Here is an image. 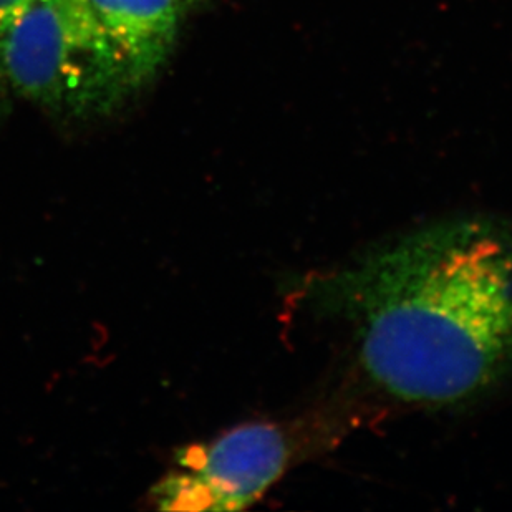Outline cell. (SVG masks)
<instances>
[{
	"label": "cell",
	"instance_id": "cell-1",
	"mask_svg": "<svg viewBox=\"0 0 512 512\" xmlns=\"http://www.w3.org/2000/svg\"><path fill=\"white\" fill-rule=\"evenodd\" d=\"M337 312L383 392L455 405L512 370V229L488 219L431 224L335 276Z\"/></svg>",
	"mask_w": 512,
	"mask_h": 512
},
{
	"label": "cell",
	"instance_id": "cell-2",
	"mask_svg": "<svg viewBox=\"0 0 512 512\" xmlns=\"http://www.w3.org/2000/svg\"><path fill=\"white\" fill-rule=\"evenodd\" d=\"M130 93L80 0H32L0 25V110L103 115Z\"/></svg>",
	"mask_w": 512,
	"mask_h": 512
},
{
	"label": "cell",
	"instance_id": "cell-3",
	"mask_svg": "<svg viewBox=\"0 0 512 512\" xmlns=\"http://www.w3.org/2000/svg\"><path fill=\"white\" fill-rule=\"evenodd\" d=\"M294 443L274 423H246L206 445L176 453L178 471L151 489L161 511H242L289 468Z\"/></svg>",
	"mask_w": 512,
	"mask_h": 512
},
{
	"label": "cell",
	"instance_id": "cell-4",
	"mask_svg": "<svg viewBox=\"0 0 512 512\" xmlns=\"http://www.w3.org/2000/svg\"><path fill=\"white\" fill-rule=\"evenodd\" d=\"M128 93L168 62L179 25L196 0H80Z\"/></svg>",
	"mask_w": 512,
	"mask_h": 512
},
{
	"label": "cell",
	"instance_id": "cell-5",
	"mask_svg": "<svg viewBox=\"0 0 512 512\" xmlns=\"http://www.w3.org/2000/svg\"><path fill=\"white\" fill-rule=\"evenodd\" d=\"M32 2V0H0V25L5 20H9L15 12H19L22 7Z\"/></svg>",
	"mask_w": 512,
	"mask_h": 512
}]
</instances>
